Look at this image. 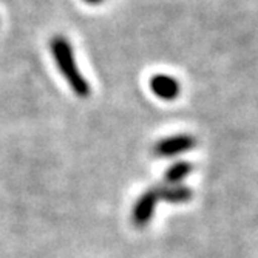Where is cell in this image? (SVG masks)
<instances>
[{
  "label": "cell",
  "instance_id": "52a82bcc",
  "mask_svg": "<svg viewBox=\"0 0 258 258\" xmlns=\"http://www.w3.org/2000/svg\"><path fill=\"white\" fill-rule=\"evenodd\" d=\"M84 2H87L88 5H99L104 2V0H84Z\"/></svg>",
  "mask_w": 258,
  "mask_h": 258
},
{
  "label": "cell",
  "instance_id": "3957f363",
  "mask_svg": "<svg viewBox=\"0 0 258 258\" xmlns=\"http://www.w3.org/2000/svg\"><path fill=\"white\" fill-rule=\"evenodd\" d=\"M158 198L159 197L156 190H147L135 203L133 212H132V221L136 227H144L150 223Z\"/></svg>",
  "mask_w": 258,
  "mask_h": 258
},
{
  "label": "cell",
  "instance_id": "8992f818",
  "mask_svg": "<svg viewBox=\"0 0 258 258\" xmlns=\"http://www.w3.org/2000/svg\"><path fill=\"white\" fill-rule=\"evenodd\" d=\"M194 166L190 162H185V161H179V162H175L173 166L166 172V181L170 184V185H175V184H179L187 175L192 172Z\"/></svg>",
  "mask_w": 258,
  "mask_h": 258
},
{
  "label": "cell",
  "instance_id": "6da1fadb",
  "mask_svg": "<svg viewBox=\"0 0 258 258\" xmlns=\"http://www.w3.org/2000/svg\"><path fill=\"white\" fill-rule=\"evenodd\" d=\"M50 50L53 53V57L56 60V65L59 68L60 75L67 79L70 88H72L79 98H88L91 93L90 84L79 72V67L73 54L72 43L68 42V39L63 36H54L50 40Z\"/></svg>",
  "mask_w": 258,
  "mask_h": 258
},
{
  "label": "cell",
  "instance_id": "277c9868",
  "mask_svg": "<svg viewBox=\"0 0 258 258\" xmlns=\"http://www.w3.org/2000/svg\"><path fill=\"white\" fill-rule=\"evenodd\" d=\"M150 90L162 101H173L178 98L181 87L179 82L169 75H155L150 79Z\"/></svg>",
  "mask_w": 258,
  "mask_h": 258
},
{
  "label": "cell",
  "instance_id": "7a4b0ae2",
  "mask_svg": "<svg viewBox=\"0 0 258 258\" xmlns=\"http://www.w3.org/2000/svg\"><path fill=\"white\" fill-rule=\"evenodd\" d=\"M197 146V139L190 135H175L166 139H161L153 147V153L159 158H170L187 150H192Z\"/></svg>",
  "mask_w": 258,
  "mask_h": 258
},
{
  "label": "cell",
  "instance_id": "5b68a950",
  "mask_svg": "<svg viewBox=\"0 0 258 258\" xmlns=\"http://www.w3.org/2000/svg\"><path fill=\"white\" fill-rule=\"evenodd\" d=\"M158 197H161L162 200H166L167 203H185L192 198V190L189 187H184L181 184H175L170 187H162V189L156 190Z\"/></svg>",
  "mask_w": 258,
  "mask_h": 258
}]
</instances>
